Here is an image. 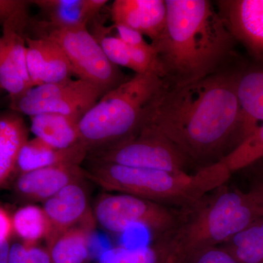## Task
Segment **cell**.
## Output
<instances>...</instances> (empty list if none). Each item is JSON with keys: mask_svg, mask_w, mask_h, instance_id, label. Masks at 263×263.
<instances>
[{"mask_svg": "<svg viewBox=\"0 0 263 263\" xmlns=\"http://www.w3.org/2000/svg\"><path fill=\"white\" fill-rule=\"evenodd\" d=\"M220 247L238 263H263V218Z\"/></svg>", "mask_w": 263, "mask_h": 263, "instance_id": "cell-22", "label": "cell"}, {"mask_svg": "<svg viewBox=\"0 0 263 263\" xmlns=\"http://www.w3.org/2000/svg\"><path fill=\"white\" fill-rule=\"evenodd\" d=\"M237 98L239 112L233 149L263 124L262 62H254L250 65L241 66L237 82Z\"/></svg>", "mask_w": 263, "mask_h": 263, "instance_id": "cell-12", "label": "cell"}, {"mask_svg": "<svg viewBox=\"0 0 263 263\" xmlns=\"http://www.w3.org/2000/svg\"><path fill=\"white\" fill-rule=\"evenodd\" d=\"M37 5L48 22L62 28L87 27L100 10L107 4L106 0H37Z\"/></svg>", "mask_w": 263, "mask_h": 263, "instance_id": "cell-18", "label": "cell"}, {"mask_svg": "<svg viewBox=\"0 0 263 263\" xmlns=\"http://www.w3.org/2000/svg\"><path fill=\"white\" fill-rule=\"evenodd\" d=\"M112 20L136 29L153 43L163 34L167 24L165 0H115L112 4Z\"/></svg>", "mask_w": 263, "mask_h": 263, "instance_id": "cell-14", "label": "cell"}, {"mask_svg": "<svg viewBox=\"0 0 263 263\" xmlns=\"http://www.w3.org/2000/svg\"><path fill=\"white\" fill-rule=\"evenodd\" d=\"M31 131L35 138L58 149L72 148L80 141L76 118L60 114L44 113L31 117Z\"/></svg>", "mask_w": 263, "mask_h": 263, "instance_id": "cell-20", "label": "cell"}, {"mask_svg": "<svg viewBox=\"0 0 263 263\" xmlns=\"http://www.w3.org/2000/svg\"><path fill=\"white\" fill-rule=\"evenodd\" d=\"M205 197L181 214L174 230L157 239L171 262L181 263L196 251L224 245L263 218L262 209L249 192L221 186L211 197Z\"/></svg>", "mask_w": 263, "mask_h": 263, "instance_id": "cell-3", "label": "cell"}, {"mask_svg": "<svg viewBox=\"0 0 263 263\" xmlns=\"http://www.w3.org/2000/svg\"><path fill=\"white\" fill-rule=\"evenodd\" d=\"M167 24L155 48L169 86L192 84L230 65L235 41L209 0H165Z\"/></svg>", "mask_w": 263, "mask_h": 263, "instance_id": "cell-2", "label": "cell"}, {"mask_svg": "<svg viewBox=\"0 0 263 263\" xmlns=\"http://www.w3.org/2000/svg\"><path fill=\"white\" fill-rule=\"evenodd\" d=\"M107 91L98 85L67 79L60 82L34 86L16 100L10 108L29 117L54 113L81 119L96 105Z\"/></svg>", "mask_w": 263, "mask_h": 263, "instance_id": "cell-9", "label": "cell"}, {"mask_svg": "<svg viewBox=\"0 0 263 263\" xmlns=\"http://www.w3.org/2000/svg\"><path fill=\"white\" fill-rule=\"evenodd\" d=\"M2 89H1V87H0V91H1Z\"/></svg>", "mask_w": 263, "mask_h": 263, "instance_id": "cell-36", "label": "cell"}, {"mask_svg": "<svg viewBox=\"0 0 263 263\" xmlns=\"http://www.w3.org/2000/svg\"><path fill=\"white\" fill-rule=\"evenodd\" d=\"M181 263H238L234 257L219 247H209L196 251L186 257Z\"/></svg>", "mask_w": 263, "mask_h": 263, "instance_id": "cell-28", "label": "cell"}, {"mask_svg": "<svg viewBox=\"0 0 263 263\" xmlns=\"http://www.w3.org/2000/svg\"><path fill=\"white\" fill-rule=\"evenodd\" d=\"M216 8L235 42L263 63V0H219Z\"/></svg>", "mask_w": 263, "mask_h": 263, "instance_id": "cell-11", "label": "cell"}, {"mask_svg": "<svg viewBox=\"0 0 263 263\" xmlns=\"http://www.w3.org/2000/svg\"><path fill=\"white\" fill-rule=\"evenodd\" d=\"M29 26L35 37L51 40L62 48L79 79L98 85L107 92L127 80L118 66L109 61L87 27L62 28L46 20H30Z\"/></svg>", "mask_w": 263, "mask_h": 263, "instance_id": "cell-6", "label": "cell"}, {"mask_svg": "<svg viewBox=\"0 0 263 263\" xmlns=\"http://www.w3.org/2000/svg\"><path fill=\"white\" fill-rule=\"evenodd\" d=\"M87 156V148L82 143L72 148L58 149L34 138L26 142L19 152L17 172L20 175L60 164H81Z\"/></svg>", "mask_w": 263, "mask_h": 263, "instance_id": "cell-17", "label": "cell"}, {"mask_svg": "<svg viewBox=\"0 0 263 263\" xmlns=\"http://www.w3.org/2000/svg\"><path fill=\"white\" fill-rule=\"evenodd\" d=\"M130 48V68L136 74L152 72L160 75V65L155 48L151 43L139 47Z\"/></svg>", "mask_w": 263, "mask_h": 263, "instance_id": "cell-26", "label": "cell"}, {"mask_svg": "<svg viewBox=\"0 0 263 263\" xmlns=\"http://www.w3.org/2000/svg\"><path fill=\"white\" fill-rule=\"evenodd\" d=\"M51 223L49 238L77 226L87 217L89 201L81 181L67 185L44 202L43 207Z\"/></svg>", "mask_w": 263, "mask_h": 263, "instance_id": "cell-16", "label": "cell"}, {"mask_svg": "<svg viewBox=\"0 0 263 263\" xmlns=\"http://www.w3.org/2000/svg\"><path fill=\"white\" fill-rule=\"evenodd\" d=\"M25 263H52L51 256L48 249L37 247V245H28Z\"/></svg>", "mask_w": 263, "mask_h": 263, "instance_id": "cell-31", "label": "cell"}, {"mask_svg": "<svg viewBox=\"0 0 263 263\" xmlns=\"http://www.w3.org/2000/svg\"><path fill=\"white\" fill-rule=\"evenodd\" d=\"M88 156L93 163L116 164L169 172H186L191 162L158 129L147 124L132 138L90 152Z\"/></svg>", "mask_w": 263, "mask_h": 263, "instance_id": "cell-7", "label": "cell"}, {"mask_svg": "<svg viewBox=\"0 0 263 263\" xmlns=\"http://www.w3.org/2000/svg\"><path fill=\"white\" fill-rule=\"evenodd\" d=\"M28 3L22 0H0V23L4 24Z\"/></svg>", "mask_w": 263, "mask_h": 263, "instance_id": "cell-30", "label": "cell"}, {"mask_svg": "<svg viewBox=\"0 0 263 263\" xmlns=\"http://www.w3.org/2000/svg\"><path fill=\"white\" fill-rule=\"evenodd\" d=\"M12 221L13 232L26 245H35L38 240L51 235V223L43 208L37 205L20 208L12 216Z\"/></svg>", "mask_w": 263, "mask_h": 263, "instance_id": "cell-23", "label": "cell"}, {"mask_svg": "<svg viewBox=\"0 0 263 263\" xmlns=\"http://www.w3.org/2000/svg\"><path fill=\"white\" fill-rule=\"evenodd\" d=\"M10 247L9 241L0 243V263H8Z\"/></svg>", "mask_w": 263, "mask_h": 263, "instance_id": "cell-33", "label": "cell"}, {"mask_svg": "<svg viewBox=\"0 0 263 263\" xmlns=\"http://www.w3.org/2000/svg\"><path fill=\"white\" fill-rule=\"evenodd\" d=\"M28 136L27 125L18 113L0 116V189L17 172L19 152Z\"/></svg>", "mask_w": 263, "mask_h": 263, "instance_id": "cell-19", "label": "cell"}, {"mask_svg": "<svg viewBox=\"0 0 263 263\" xmlns=\"http://www.w3.org/2000/svg\"><path fill=\"white\" fill-rule=\"evenodd\" d=\"M85 177L81 164L51 166L19 175L15 184L17 194L32 201L45 202L70 183Z\"/></svg>", "mask_w": 263, "mask_h": 263, "instance_id": "cell-15", "label": "cell"}, {"mask_svg": "<svg viewBox=\"0 0 263 263\" xmlns=\"http://www.w3.org/2000/svg\"><path fill=\"white\" fill-rule=\"evenodd\" d=\"M117 36L129 47H139L148 44L143 38V34L136 29L121 24H114Z\"/></svg>", "mask_w": 263, "mask_h": 263, "instance_id": "cell-29", "label": "cell"}, {"mask_svg": "<svg viewBox=\"0 0 263 263\" xmlns=\"http://www.w3.org/2000/svg\"><path fill=\"white\" fill-rule=\"evenodd\" d=\"M27 64L33 86L53 84L73 75L70 62L51 40L27 35Z\"/></svg>", "mask_w": 263, "mask_h": 263, "instance_id": "cell-13", "label": "cell"}, {"mask_svg": "<svg viewBox=\"0 0 263 263\" xmlns=\"http://www.w3.org/2000/svg\"><path fill=\"white\" fill-rule=\"evenodd\" d=\"M94 215L100 226L111 233H121L132 227L142 226L153 232L158 239L174 229L181 214L147 199L113 193L98 199Z\"/></svg>", "mask_w": 263, "mask_h": 263, "instance_id": "cell-8", "label": "cell"}, {"mask_svg": "<svg viewBox=\"0 0 263 263\" xmlns=\"http://www.w3.org/2000/svg\"><path fill=\"white\" fill-rule=\"evenodd\" d=\"M240 67L231 65L201 80L166 86L146 124L158 129L191 162L214 164L233 149Z\"/></svg>", "mask_w": 263, "mask_h": 263, "instance_id": "cell-1", "label": "cell"}, {"mask_svg": "<svg viewBox=\"0 0 263 263\" xmlns=\"http://www.w3.org/2000/svg\"><path fill=\"white\" fill-rule=\"evenodd\" d=\"M167 84L152 72L136 74L105 93L79 124L88 154L125 141L141 131Z\"/></svg>", "mask_w": 263, "mask_h": 263, "instance_id": "cell-5", "label": "cell"}, {"mask_svg": "<svg viewBox=\"0 0 263 263\" xmlns=\"http://www.w3.org/2000/svg\"><path fill=\"white\" fill-rule=\"evenodd\" d=\"M250 193L256 195V196L263 197V179L256 183L253 188L250 190Z\"/></svg>", "mask_w": 263, "mask_h": 263, "instance_id": "cell-34", "label": "cell"}, {"mask_svg": "<svg viewBox=\"0 0 263 263\" xmlns=\"http://www.w3.org/2000/svg\"><path fill=\"white\" fill-rule=\"evenodd\" d=\"M98 263H172L159 241L137 247H117L104 251Z\"/></svg>", "mask_w": 263, "mask_h": 263, "instance_id": "cell-24", "label": "cell"}, {"mask_svg": "<svg viewBox=\"0 0 263 263\" xmlns=\"http://www.w3.org/2000/svg\"><path fill=\"white\" fill-rule=\"evenodd\" d=\"M109 61L117 66L130 68V48L116 36L102 34L97 38Z\"/></svg>", "mask_w": 263, "mask_h": 263, "instance_id": "cell-27", "label": "cell"}, {"mask_svg": "<svg viewBox=\"0 0 263 263\" xmlns=\"http://www.w3.org/2000/svg\"><path fill=\"white\" fill-rule=\"evenodd\" d=\"M29 3L3 24L0 36V87L9 94L10 101L34 87L27 64Z\"/></svg>", "mask_w": 263, "mask_h": 263, "instance_id": "cell-10", "label": "cell"}, {"mask_svg": "<svg viewBox=\"0 0 263 263\" xmlns=\"http://www.w3.org/2000/svg\"><path fill=\"white\" fill-rule=\"evenodd\" d=\"M89 224L76 226L49 238L52 263H85L89 257Z\"/></svg>", "mask_w": 263, "mask_h": 263, "instance_id": "cell-21", "label": "cell"}, {"mask_svg": "<svg viewBox=\"0 0 263 263\" xmlns=\"http://www.w3.org/2000/svg\"><path fill=\"white\" fill-rule=\"evenodd\" d=\"M263 159V124L221 160L230 172L245 168Z\"/></svg>", "mask_w": 263, "mask_h": 263, "instance_id": "cell-25", "label": "cell"}, {"mask_svg": "<svg viewBox=\"0 0 263 263\" xmlns=\"http://www.w3.org/2000/svg\"><path fill=\"white\" fill-rule=\"evenodd\" d=\"M13 233L12 216L5 209L0 208V243L9 241Z\"/></svg>", "mask_w": 263, "mask_h": 263, "instance_id": "cell-32", "label": "cell"}, {"mask_svg": "<svg viewBox=\"0 0 263 263\" xmlns=\"http://www.w3.org/2000/svg\"><path fill=\"white\" fill-rule=\"evenodd\" d=\"M250 193V192H249ZM251 195L253 196L254 200H256V202L258 203V205L259 206H260L261 209H262V212H263V197H258L256 196V195H253L252 193H250Z\"/></svg>", "mask_w": 263, "mask_h": 263, "instance_id": "cell-35", "label": "cell"}, {"mask_svg": "<svg viewBox=\"0 0 263 263\" xmlns=\"http://www.w3.org/2000/svg\"><path fill=\"white\" fill-rule=\"evenodd\" d=\"M84 174L108 191L129 194L165 205L190 207L222 186L232 173L219 160L193 174L110 163H93Z\"/></svg>", "mask_w": 263, "mask_h": 263, "instance_id": "cell-4", "label": "cell"}]
</instances>
